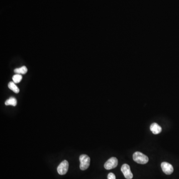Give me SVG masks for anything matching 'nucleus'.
<instances>
[{"label": "nucleus", "mask_w": 179, "mask_h": 179, "mask_svg": "<svg viewBox=\"0 0 179 179\" xmlns=\"http://www.w3.org/2000/svg\"><path fill=\"white\" fill-rule=\"evenodd\" d=\"M133 159L135 162L140 164H145L149 161L147 156L138 151L133 154Z\"/></svg>", "instance_id": "f257e3e1"}, {"label": "nucleus", "mask_w": 179, "mask_h": 179, "mask_svg": "<svg viewBox=\"0 0 179 179\" xmlns=\"http://www.w3.org/2000/svg\"><path fill=\"white\" fill-rule=\"evenodd\" d=\"M80 162V168L81 170H86L87 169L90 165V158L87 155L82 154L79 157Z\"/></svg>", "instance_id": "f03ea898"}, {"label": "nucleus", "mask_w": 179, "mask_h": 179, "mask_svg": "<svg viewBox=\"0 0 179 179\" xmlns=\"http://www.w3.org/2000/svg\"><path fill=\"white\" fill-rule=\"evenodd\" d=\"M118 165V160L115 157H112L110 158L105 163L104 167L105 169L110 170L117 167Z\"/></svg>", "instance_id": "7ed1b4c3"}, {"label": "nucleus", "mask_w": 179, "mask_h": 179, "mask_svg": "<svg viewBox=\"0 0 179 179\" xmlns=\"http://www.w3.org/2000/svg\"><path fill=\"white\" fill-rule=\"evenodd\" d=\"M69 168V163L67 160H64L59 164L57 167V172L59 175L66 174Z\"/></svg>", "instance_id": "20e7f679"}, {"label": "nucleus", "mask_w": 179, "mask_h": 179, "mask_svg": "<svg viewBox=\"0 0 179 179\" xmlns=\"http://www.w3.org/2000/svg\"><path fill=\"white\" fill-rule=\"evenodd\" d=\"M121 171L127 179H132L133 178V174L130 170V166L127 164H124L121 168Z\"/></svg>", "instance_id": "39448f33"}, {"label": "nucleus", "mask_w": 179, "mask_h": 179, "mask_svg": "<svg viewBox=\"0 0 179 179\" xmlns=\"http://www.w3.org/2000/svg\"><path fill=\"white\" fill-rule=\"evenodd\" d=\"M161 166L163 172L166 175H171L174 171V168L169 163L166 162H162L161 163Z\"/></svg>", "instance_id": "423d86ee"}, {"label": "nucleus", "mask_w": 179, "mask_h": 179, "mask_svg": "<svg viewBox=\"0 0 179 179\" xmlns=\"http://www.w3.org/2000/svg\"><path fill=\"white\" fill-rule=\"evenodd\" d=\"M150 130L154 134H158L162 132V127L157 123H153L150 126Z\"/></svg>", "instance_id": "0eeeda50"}, {"label": "nucleus", "mask_w": 179, "mask_h": 179, "mask_svg": "<svg viewBox=\"0 0 179 179\" xmlns=\"http://www.w3.org/2000/svg\"><path fill=\"white\" fill-rule=\"evenodd\" d=\"M8 87L10 90L13 91L15 93H18L20 92V90L17 87V86L16 85V83L13 82H10L8 84Z\"/></svg>", "instance_id": "6e6552de"}, {"label": "nucleus", "mask_w": 179, "mask_h": 179, "mask_svg": "<svg viewBox=\"0 0 179 179\" xmlns=\"http://www.w3.org/2000/svg\"><path fill=\"white\" fill-rule=\"evenodd\" d=\"M5 105H13L16 106L17 105V100L14 97H11L5 102Z\"/></svg>", "instance_id": "1a4fd4ad"}, {"label": "nucleus", "mask_w": 179, "mask_h": 179, "mask_svg": "<svg viewBox=\"0 0 179 179\" xmlns=\"http://www.w3.org/2000/svg\"><path fill=\"white\" fill-rule=\"evenodd\" d=\"M28 72V69L26 68V66H22L20 68H17L14 70V72L16 74H26Z\"/></svg>", "instance_id": "9d476101"}, {"label": "nucleus", "mask_w": 179, "mask_h": 179, "mask_svg": "<svg viewBox=\"0 0 179 179\" xmlns=\"http://www.w3.org/2000/svg\"><path fill=\"white\" fill-rule=\"evenodd\" d=\"M22 79H23V77L20 74H16L15 75H13V82L16 84L19 83L21 81Z\"/></svg>", "instance_id": "9b49d317"}, {"label": "nucleus", "mask_w": 179, "mask_h": 179, "mask_svg": "<svg viewBox=\"0 0 179 179\" xmlns=\"http://www.w3.org/2000/svg\"><path fill=\"white\" fill-rule=\"evenodd\" d=\"M108 179H116L115 175L112 173H110L108 175Z\"/></svg>", "instance_id": "f8f14e48"}]
</instances>
